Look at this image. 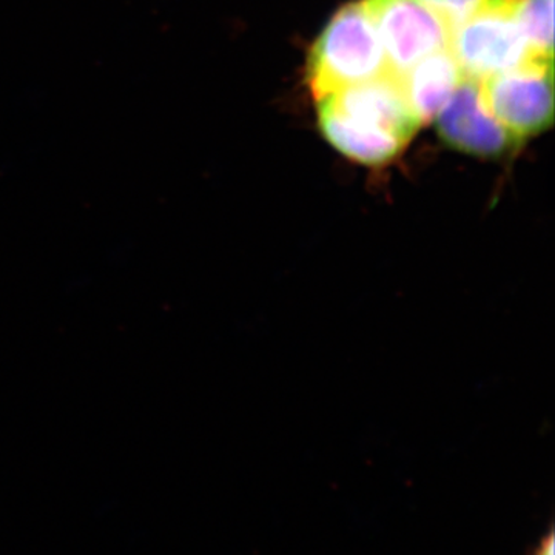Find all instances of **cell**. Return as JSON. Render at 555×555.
<instances>
[{"label": "cell", "mask_w": 555, "mask_h": 555, "mask_svg": "<svg viewBox=\"0 0 555 555\" xmlns=\"http://www.w3.org/2000/svg\"><path fill=\"white\" fill-rule=\"evenodd\" d=\"M554 532L550 531L540 540L539 545L535 546L531 555H554Z\"/></svg>", "instance_id": "11"}, {"label": "cell", "mask_w": 555, "mask_h": 555, "mask_svg": "<svg viewBox=\"0 0 555 555\" xmlns=\"http://www.w3.org/2000/svg\"><path fill=\"white\" fill-rule=\"evenodd\" d=\"M489 112L518 139L537 137L554 122L553 61H529L481 80Z\"/></svg>", "instance_id": "3"}, {"label": "cell", "mask_w": 555, "mask_h": 555, "mask_svg": "<svg viewBox=\"0 0 555 555\" xmlns=\"http://www.w3.org/2000/svg\"><path fill=\"white\" fill-rule=\"evenodd\" d=\"M398 78L409 105L423 126L437 118L440 109L465 78V73L451 50L444 49L423 57Z\"/></svg>", "instance_id": "7"}, {"label": "cell", "mask_w": 555, "mask_h": 555, "mask_svg": "<svg viewBox=\"0 0 555 555\" xmlns=\"http://www.w3.org/2000/svg\"><path fill=\"white\" fill-rule=\"evenodd\" d=\"M385 50L390 73L401 76L416 62L449 49L451 27L416 0H361Z\"/></svg>", "instance_id": "4"}, {"label": "cell", "mask_w": 555, "mask_h": 555, "mask_svg": "<svg viewBox=\"0 0 555 555\" xmlns=\"http://www.w3.org/2000/svg\"><path fill=\"white\" fill-rule=\"evenodd\" d=\"M437 131L449 149L480 159L511 158L524 141L489 112L481 80L465 76L437 118Z\"/></svg>", "instance_id": "5"}, {"label": "cell", "mask_w": 555, "mask_h": 555, "mask_svg": "<svg viewBox=\"0 0 555 555\" xmlns=\"http://www.w3.org/2000/svg\"><path fill=\"white\" fill-rule=\"evenodd\" d=\"M416 2L436 13L452 30L456 24L470 16L483 0H416Z\"/></svg>", "instance_id": "10"}, {"label": "cell", "mask_w": 555, "mask_h": 555, "mask_svg": "<svg viewBox=\"0 0 555 555\" xmlns=\"http://www.w3.org/2000/svg\"><path fill=\"white\" fill-rule=\"evenodd\" d=\"M517 0H483L451 30L449 50L465 76L483 80L532 60L516 17Z\"/></svg>", "instance_id": "2"}, {"label": "cell", "mask_w": 555, "mask_h": 555, "mask_svg": "<svg viewBox=\"0 0 555 555\" xmlns=\"http://www.w3.org/2000/svg\"><path fill=\"white\" fill-rule=\"evenodd\" d=\"M390 73L385 50L363 3L341 7L318 36L308 57V86L313 100Z\"/></svg>", "instance_id": "1"}, {"label": "cell", "mask_w": 555, "mask_h": 555, "mask_svg": "<svg viewBox=\"0 0 555 555\" xmlns=\"http://www.w3.org/2000/svg\"><path fill=\"white\" fill-rule=\"evenodd\" d=\"M318 122L321 133L332 147L338 150L347 159L372 169L389 166L408 147L400 139L371 133L353 126L327 101H318Z\"/></svg>", "instance_id": "8"}, {"label": "cell", "mask_w": 555, "mask_h": 555, "mask_svg": "<svg viewBox=\"0 0 555 555\" xmlns=\"http://www.w3.org/2000/svg\"><path fill=\"white\" fill-rule=\"evenodd\" d=\"M516 17L534 61H553L554 0H517Z\"/></svg>", "instance_id": "9"}, {"label": "cell", "mask_w": 555, "mask_h": 555, "mask_svg": "<svg viewBox=\"0 0 555 555\" xmlns=\"http://www.w3.org/2000/svg\"><path fill=\"white\" fill-rule=\"evenodd\" d=\"M324 101L353 126L371 133L389 134L408 145L422 127L409 105L400 78L393 73L347 87Z\"/></svg>", "instance_id": "6"}]
</instances>
